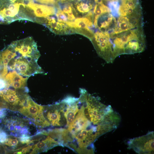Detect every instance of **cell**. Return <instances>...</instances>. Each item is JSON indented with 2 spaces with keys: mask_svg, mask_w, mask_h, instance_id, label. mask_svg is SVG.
I'll list each match as a JSON object with an SVG mask.
<instances>
[{
  "mask_svg": "<svg viewBox=\"0 0 154 154\" xmlns=\"http://www.w3.org/2000/svg\"><path fill=\"white\" fill-rule=\"evenodd\" d=\"M19 7L16 0H0V24L19 20Z\"/></svg>",
  "mask_w": 154,
  "mask_h": 154,
  "instance_id": "5",
  "label": "cell"
},
{
  "mask_svg": "<svg viewBox=\"0 0 154 154\" xmlns=\"http://www.w3.org/2000/svg\"><path fill=\"white\" fill-rule=\"evenodd\" d=\"M1 132V129H0V133Z\"/></svg>",
  "mask_w": 154,
  "mask_h": 154,
  "instance_id": "18",
  "label": "cell"
},
{
  "mask_svg": "<svg viewBox=\"0 0 154 154\" xmlns=\"http://www.w3.org/2000/svg\"><path fill=\"white\" fill-rule=\"evenodd\" d=\"M6 110L5 109H0V119H2L6 115Z\"/></svg>",
  "mask_w": 154,
  "mask_h": 154,
  "instance_id": "16",
  "label": "cell"
},
{
  "mask_svg": "<svg viewBox=\"0 0 154 154\" xmlns=\"http://www.w3.org/2000/svg\"><path fill=\"white\" fill-rule=\"evenodd\" d=\"M84 98L83 97V105H81L80 108V109L78 111L72 123L68 127L67 130L70 133L89 127H97L101 125H97L94 124L86 116L84 112Z\"/></svg>",
  "mask_w": 154,
  "mask_h": 154,
  "instance_id": "7",
  "label": "cell"
},
{
  "mask_svg": "<svg viewBox=\"0 0 154 154\" xmlns=\"http://www.w3.org/2000/svg\"><path fill=\"white\" fill-rule=\"evenodd\" d=\"M65 108V104L62 101L54 105L44 106L43 116L50 125L63 126L66 124L64 116Z\"/></svg>",
  "mask_w": 154,
  "mask_h": 154,
  "instance_id": "4",
  "label": "cell"
},
{
  "mask_svg": "<svg viewBox=\"0 0 154 154\" xmlns=\"http://www.w3.org/2000/svg\"><path fill=\"white\" fill-rule=\"evenodd\" d=\"M13 48L15 54L8 63V70L15 71L22 76L27 77L43 73L37 64V60L31 57L24 56L18 49Z\"/></svg>",
  "mask_w": 154,
  "mask_h": 154,
  "instance_id": "1",
  "label": "cell"
},
{
  "mask_svg": "<svg viewBox=\"0 0 154 154\" xmlns=\"http://www.w3.org/2000/svg\"><path fill=\"white\" fill-rule=\"evenodd\" d=\"M154 132H150L146 135L130 139L129 147L139 154L154 153Z\"/></svg>",
  "mask_w": 154,
  "mask_h": 154,
  "instance_id": "6",
  "label": "cell"
},
{
  "mask_svg": "<svg viewBox=\"0 0 154 154\" xmlns=\"http://www.w3.org/2000/svg\"><path fill=\"white\" fill-rule=\"evenodd\" d=\"M26 94L8 88L0 91V96L8 104L11 110L16 112Z\"/></svg>",
  "mask_w": 154,
  "mask_h": 154,
  "instance_id": "8",
  "label": "cell"
},
{
  "mask_svg": "<svg viewBox=\"0 0 154 154\" xmlns=\"http://www.w3.org/2000/svg\"><path fill=\"white\" fill-rule=\"evenodd\" d=\"M7 135L4 131H2L0 133V142L3 143L6 141L7 138Z\"/></svg>",
  "mask_w": 154,
  "mask_h": 154,
  "instance_id": "15",
  "label": "cell"
},
{
  "mask_svg": "<svg viewBox=\"0 0 154 154\" xmlns=\"http://www.w3.org/2000/svg\"><path fill=\"white\" fill-rule=\"evenodd\" d=\"M9 87L4 78H0V91Z\"/></svg>",
  "mask_w": 154,
  "mask_h": 154,
  "instance_id": "14",
  "label": "cell"
},
{
  "mask_svg": "<svg viewBox=\"0 0 154 154\" xmlns=\"http://www.w3.org/2000/svg\"><path fill=\"white\" fill-rule=\"evenodd\" d=\"M71 0V1H72V0Z\"/></svg>",
  "mask_w": 154,
  "mask_h": 154,
  "instance_id": "19",
  "label": "cell"
},
{
  "mask_svg": "<svg viewBox=\"0 0 154 154\" xmlns=\"http://www.w3.org/2000/svg\"><path fill=\"white\" fill-rule=\"evenodd\" d=\"M4 143L6 145L12 147L14 149H15L17 146H19L20 144H21L19 138L14 137L13 138H7Z\"/></svg>",
  "mask_w": 154,
  "mask_h": 154,
  "instance_id": "12",
  "label": "cell"
},
{
  "mask_svg": "<svg viewBox=\"0 0 154 154\" xmlns=\"http://www.w3.org/2000/svg\"><path fill=\"white\" fill-rule=\"evenodd\" d=\"M44 106L35 103L27 94L19 105L17 110L33 122L37 127H45L50 125L43 115Z\"/></svg>",
  "mask_w": 154,
  "mask_h": 154,
  "instance_id": "3",
  "label": "cell"
},
{
  "mask_svg": "<svg viewBox=\"0 0 154 154\" xmlns=\"http://www.w3.org/2000/svg\"><path fill=\"white\" fill-rule=\"evenodd\" d=\"M99 0H96V1L95 2L96 3L98 1H99ZM106 0V1H109L110 0Z\"/></svg>",
  "mask_w": 154,
  "mask_h": 154,
  "instance_id": "17",
  "label": "cell"
},
{
  "mask_svg": "<svg viewBox=\"0 0 154 154\" xmlns=\"http://www.w3.org/2000/svg\"><path fill=\"white\" fill-rule=\"evenodd\" d=\"M28 77L24 78L15 71H11L5 75L4 79L9 87L16 90H27L26 87Z\"/></svg>",
  "mask_w": 154,
  "mask_h": 154,
  "instance_id": "9",
  "label": "cell"
},
{
  "mask_svg": "<svg viewBox=\"0 0 154 154\" xmlns=\"http://www.w3.org/2000/svg\"><path fill=\"white\" fill-rule=\"evenodd\" d=\"M74 7L78 17L86 16L92 11L93 7V4L90 0L77 1L74 4Z\"/></svg>",
  "mask_w": 154,
  "mask_h": 154,
  "instance_id": "11",
  "label": "cell"
},
{
  "mask_svg": "<svg viewBox=\"0 0 154 154\" xmlns=\"http://www.w3.org/2000/svg\"><path fill=\"white\" fill-rule=\"evenodd\" d=\"M18 114L13 113L12 116L5 120V126L9 135L20 137L22 136H32L38 132V127L29 119L22 117Z\"/></svg>",
  "mask_w": 154,
  "mask_h": 154,
  "instance_id": "2",
  "label": "cell"
},
{
  "mask_svg": "<svg viewBox=\"0 0 154 154\" xmlns=\"http://www.w3.org/2000/svg\"><path fill=\"white\" fill-rule=\"evenodd\" d=\"M44 26L56 34L66 35L74 33L72 29L66 24L58 21L54 17L48 20Z\"/></svg>",
  "mask_w": 154,
  "mask_h": 154,
  "instance_id": "10",
  "label": "cell"
},
{
  "mask_svg": "<svg viewBox=\"0 0 154 154\" xmlns=\"http://www.w3.org/2000/svg\"><path fill=\"white\" fill-rule=\"evenodd\" d=\"M40 3L54 5L56 4L60 0H34Z\"/></svg>",
  "mask_w": 154,
  "mask_h": 154,
  "instance_id": "13",
  "label": "cell"
}]
</instances>
